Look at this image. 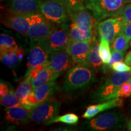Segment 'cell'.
<instances>
[{
	"instance_id": "26",
	"label": "cell",
	"mask_w": 131,
	"mask_h": 131,
	"mask_svg": "<svg viewBox=\"0 0 131 131\" xmlns=\"http://www.w3.org/2000/svg\"><path fill=\"white\" fill-rule=\"evenodd\" d=\"M109 43L110 42L107 41V40L103 38H100L98 52H99V55L101 58L102 59L103 63L105 64L106 65L109 63L111 55H112V51H111Z\"/></svg>"
},
{
	"instance_id": "27",
	"label": "cell",
	"mask_w": 131,
	"mask_h": 131,
	"mask_svg": "<svg viewBox=\"0 0 131 131\" xmlns=\"http://www.w3.org/2000/svg\"><path fill=\"white\" fill-rule=\"evenodd\" d=\"M129 41H130V40H128L122 33H121L111 43L112 50L126 52L129 48Z\"/></svg>"
},
{
	"instance_id": "29",
	"label": "cell",
	"mask_w": 131,
	"mask_h": 131,
	"mask_svg": "<svg viewBox=\"0 0 131 131\" xmlns=\"http://www.w3.org/2000/svg\"><path fill=\"white\" fill-rule=\"evenodd\" d=\"M79 120V117L73 113H68L63 115L57 117L53 120V123L57 122H61L63 123L69 124V125H75L77 123Z\"/></svg>"
},
{
	"instance_id": "36",
	"label": "cell",
	"mask_w": 131,
	"mask_h": 131,
	"mask_svg": "<svg viewBox=\"0 0 131 131\" xmlns=\"http://www.w3.org/2000/svg\"><path fill=\"white\" fill-rule=\"evenodd\" d=\"M9 90L10 89L7 84L3 83V81H1V84H0V97H3L6 94H7Z\"/></svg>"
},
{
	"instance_id": "6",
	"label": "cell",
	"mask_w": 131,
	"mask_h": 131,
	"mask_svg": "<svg viewBox=\"0 0 131 131\" xmlns=\"http://www.w3.org/2000/svg\"><path fill=\"white\" fill-rule=\"evenodd\" d=\"M61 103L55 100L41 103L30 112V119L38 124H53V120L58 116Z\"/></svg>"
},
{
	"instance_id": "2",
	"label": "cell",
	"mask_w": 131,
	"mask_h": 131,
	"mask_svg": "<svg viewBox=\"0 0 131 131\" xmlns=\"http://www.w3.org/2000/svg\"><path fill=\"white\" fill-rule=\"evenodd\" d=\"M131 77V70L117 72L103 81L91 95L92 101L101 103L117 98V92L124 83L128 82Z\"/></svg>"
},
{
	"instance_id": "4",
	"label": "cell",
	"mask_w": 131,
	"mask_h": 131,
	"mask_svg": "<svg viewBox=\"0 0 131 131\" xmlns=\"http://www.w3.org/2000/svg\"><path fill=\"white\" fill-rule=\"evenodd\" d=\"M95 81L94 70L86 64L72 67L67 72L64 80L62 89L65 92H72L82 89Z\"/></svg>"
},
{
	"instance_id": "23",
	"label": "cell",
	"mask_w": 131,
	"mask_h": 131,
	"mask_svg": "<svg viewBox=\"0 0 131 131\" xmlns=\"http://www.w3.org/2000/svg\"><path fill=\"white\" fill-rule=\"evenodd\" d=\"M24 50L18 48L17 50L12 53H6L1 56V61L9 68H14L20 63L23 57Z\"/></svg>"
},
{
	"instance_id": "18",
	"label": "cell",
	"mask_w": 131,
	"mask_h": 131,
	"mask_svg": "<svg viewBox=\"0 0 131 131\" xmlns=\"http://www.w3.org/2000/svg\"><path fill=\"white\" fill-rule=\"evenodd\" d=\"M58 89L56 82L52 81L38 87L34 90V94L41 104L50 100Z\"/></svg>"
},
{
	"instance_id": "15",
	"label": "cell",
	"mask_w": 131,
	"mask_h": 131,
	"mask_svg": "<svg viewBox=\"0 0 131 131\" xmlns=\"http://www.w3.org/2000/svg\"><path fill=\"white\" fill-rule=\"evenodd\" d=\"M123 106V100L122 98H116L110 100L103 101L99 104L88 106L86 111L82 115V117L84 119H89L103 111L114 108L121 107Z\"/></svg>"
},
{
	"instance_id": "38",
	"label": "cell",
	"mask_w": 131,
	"mask_h": 131,
	"mask_svg": "<svg viewBox=\"0 0 131 131\" xmlns=\"http://www.w3.org/2000/svg\"><path fill=\"white\" fill-rule=\"evenodd\" d=\"M127 115L129 117H131V102L130 103V104H129L128 107L127 109Z\"/></svg>"
},
{
	"instance_id": "17",
	"label": "cell",
	"mask_w": 131,
	"mask_h": 131,
	"mask_svg": "<svg viewBox=\"0 0 131 131\" xmlns=\"http://www.w3.org/2000/svg\"><path fill=\"white\" fill-rule=\"evenodd\" d=\"M30 114V111L20 105L7 109L5 114V118L12 123L23 124L28 122Z\"/></svg>"
},
{
	"instance_id": "35",
	"label": "cell",
	"mask_w": 131,
	"mask_h": 131,
	"mask_svg": "<svg viewBox=\"0 0 131 131\" xmlns=\"http://www.w3.org/2000/svg\"><path fill=\"white\" fill-rule=\"evenodd\" d=\"M122 33L128 40H131V23L123 22Z\"/></svg>"
},
{
	"instance_id": "11",
	"label": "cell",
	"mask_w": 131,
	"mask_h": 131,
	"mask_svg": "<svg viewBox=\"0 0 131 131\" xmlns=\"http://www.w3.org/2000/svg\"><path fill=\"white\" fill-rule=\"evenodd\" d=\"M50 53L44 46L41 41H33L29 52L27 64V76L33 68L48 62Z\"/></svg>"
},
{
	"instance_id": "9",
	"label": "cell",
	"mask_w": 131,
	"mask_h": 131,
	"mask_svg": "<svg viewBox=\"0 0 131 131\" xmlns=\"http://www.w3.org/2000/svg\"><path fill=\"white\" fill-rule=\"evenodd\" d=\"M30 29L27 37L33 41H42L51 34L55 26L41 13L29 15Z\"/></svg>"
},
{
	"instance_id": "3",
	"label": "cell",
	"mask_w": 131,
	"mask_h": 131,
	"mask_svg": "<svg viewBox=\"0 0 131 131\" xmlns=\"http://www.w3.org/2000/svg\"><path fill=\"white\" fill-rule=\"evenodd\" d=\"M127 0H84L86 7L92 13L96 23L120 15Z\"/></svg>"
},
{
	"instance_id": "5",
	"label": "cell",
	"mask_w": 131,
	"mask_h": 131,
	"mask_svg": "<svg viewBox=\"0 0 131 131\" xmlns=\"http://www.w3.org/2000/svg\"><path fill=\"white\" fill-rule=\"evenodd\" d=\"M41 14L53 23L62 24L69 18L68 9L62 0H41Z\"/></svg>"
},
{
	"instance_id": "21",
	"label": "cell",
	"mask_w": 131,
	"mask_h": 131,
	"mask_svg": "<svg viewBox=\"0 0 131 131\" xmlns=\"http://www.w3.org/2000/svg\"><path fill=\"white\" fill-rule=\"evenodd\" d=\"M70 39L73 41H85L93 38V30L81 28L76 24L72 23L69 30Z\"/></svg>"
},
{
	"instance_id": "20",
	"label": "cell",
	"mask_w": 131,
	"mask_h": 131,
	"mask_svg": "<svg viewBox=\"0 0 131 131\" xmlns=\"http://www.w3.org/2000/svg\"><path fill=\"white\" fill-rule=\"evenodd\" d=\"M60 75L61 74L60 73L54 72L53 70L50 69L48 68V66L46 67L44 69L41 70L35 78L31 80L33 89L34 90L38 87L46 83L55 81Z\"/></svg>"
},
{
	"instance_id": "19",
	"label": "cell",
	"mask_w": 131,
	"mask_h": 131,
	"mask_svg": "<svg viewBox=\"0 0 131 131\" xmlns=\"http://www.w3.org/2000/svg\"><path fill=\"white\" fill-rule=\"evenodd\" d=\"M100 41L98 42L96 38L93 37L89 55L86 65L93 70H98L102 67L103 61L98 52Z\"/></svg>"
},
{
	"instance_id": "25",
	"label": "cell",
	"mask_w": 131,
	"mask_h": 131,
	"mask_svg": "<svg viewBox=\"0 0 131 131\" xmlns=\"http://www.w3.org/2000/svg\"><path fill=\"white\" fill-rule=\"evenodd\" d=\"M1 103L6 109L21 105L20 101L15 94V92L12 89H10L7 94L1 98Z\"/></svg>"
},
{
	"instance_id": "33",
	"label": "cell",
	"mask_w": 131,
	"mask_h": 131,
	"mask_svg": "<svg viewBox=\"0 0 131 131\" xmlns=\"http://www.w3.org/2000/svg\"><path fill=\"white\" fill-rule=\"evenodd\" d=\"M126 52H121V51H116V50H112V55H111V60L107 66L108 68H111V66L115 62L121 61L123 60L124 55H125Z\"/></svg>"
},
{
	"instance_id": "10",
	"label": "cell",
	"mask_w": 131,
	"mask_h": 131,
	"mask_svg": "<svg viewBox=\"0 0 131 131\" xmlns=\"http://www.w3.org/2000/svg\"><path fill=\"white\" fill-rule=\"evenodd\" d=\"M123 21L120 16L106 18L98 23L96 31L100 38H103L112 43L115 38L122 32Z\"/></svg>"
},
{
	"instance_id": "32",
	"label": "cell",
	"mask_w": 131,
	"mask_h": 131,
	"mask_svg": "<svg viewBox=\"0 0 131 131\" xmlns=\"http://www.w3.org/2000/svg\"><path fill=\"white\" fill-rule=\"evenodd\" d=\"M111 68L115 72H126L131 70V66L122 61L114 63L111 66Z\"/></svg>"
},
{
	"instance_id": "42",
	"label": "cell",
	"mask_w": 131,
	"mask_h": 131,
	"mask_svg": "<svg viewBox=\"0 0 131 131\" xmlns=\"http://www.w3.org/2000/svg\"><path fill=\"white\" fill-rule=\"evenodd\" d=\"M130 47H131V40H130Z\"/></svg>"
},
{
	"instance_id": "31",
	"label": "cell",
	"mask_w": 131,
	"mask_h": 131,
	"mask_svg": "<svg viewBox=\"0 0 131 131\" xmlns=\"http://www.w3.org/2000/svg\"><path fill=\"white\" fill-rule=\"evenodd\" d=\"M131 96V84L129 82L124 83L117 92V98H128Z\"/></svg>"
},
{
	"instance_id": "28",
	"label": "cell",
	"mask_w": 131,
	"mask_h": 131,
	"mask_svg": "<svg viewBox=\"0 0 131 131\" xmlns=\"http://www.w3.org/2000/svg\"><path fill=\"white\" fill-rule=\"evenodd\" d=\"M21 105L26 109L29 111H32L35 109L37 106L40 105V103L37 98H36L34 94V91L29 95L27 97L24 98L22 101H21Z\"/></svg>"
},
{
	"instance_id": "22",
	"label": "cell",
	"mask_w": 131,
	"mask_h": 131,
	"mask_svg": "<svg viewBox=\"0 0 131 131\" xmlns=\"http://www.w3.org/2000/svg\"><path fill=\"white\" fill-rule=\"evenodd\" d=\"M18 49L14 38L7 34L0 35V56L6 53H12Z\"/></svg>"
},
{
	"instance_id": "14",
	"label": "cell",
	"mask_w": 131,
	"mask_h": 131,
	"mask_svg": "<svg viewBox=\"0 0 131 131\" xmlns=\"http://www.w3.org/2000/svg\"><path fill=\"white\" fill-rule=\"evenodd\" d=\"M72 23L76 24L81 28L93 30L97 23L94 16L86 7L76 10L69 13Z\"/></svg>"
},
{
	"instance_id": "8",
	"label": "cell",
	"mask_w": 131,
	"mask_h": 131,
	"mask_svg": "<svg viewBox=\"0 0 131 131\" xmlns=\"http://www.w3.org/2000/svg\"><path fill=\"white\" fill-rule=\"evenodd\" d=\"M69 30L65 23L59 24L46 38L41 41L49 53L66 49L70 40Z\"/></svg>"
},
{
	"instance_id": "40",
	"label": "cell",
	"mask_w": 131,
	"mask_h": 131,
	"mask_svg": "<svg viewBox=\"0 0 131 131\" xmlns=\"http://www.w3.org/2000/svg\"><path fill=\"white\" fill-rule=\"evenodd\" d=\"M127 3H131V0H127Z\"/></svg>"
},
{
	"instance_id": "7",
	"label": "cell",
	"mask_w": 131,
	"mask_h": 131,
	"mask_svg": "<svg viewBox=\"0 0 131 131\" xmlns=\"http://www.w3.org/2000/svg\"><path fill=\"white\" fill-rule=\"evenodd\" d=\"M1 23L4 26L27 37L30 29L29 15L19 14L6 9L1 14Z\"/></svg>"
},
{
	"instance_id": "30",
	"label": "cell",
	"mask_w": 131,
	"mask_h": 131,
	"mask_svg": "<svg viewBox=\"0 0 131 131\" xmlns=\"http://www.w3.org/2000/svg\"><path fill=\"white\" fill-rule=\"evenodd\" d=\"M66 5L69 13L76 10L86 7L84 0H62Z\"/></svg>"
},
{
	"instance_id": "16",
	"label": "cell",
	"mask_w": 131,
	"mask_h": 131,
	"mask_svg": "<svg viewBox=\"0 0 131 131\" xmlns=\"http://www.w3.org/2000/svg\"><path fill=\"white\" fill-rule=\"evenodd\" d=\"M41 0H11L9 9L25 15L41 13Z\"/></svg>"
},
{
	"instance_id": "13",
	"label": "cell",
	"mask_w": 131,
	"mask_h": 131,
	"mask_svg": "<svg viewBox=\"0 0 131 131\" xmlns=\"http://www.w3.org/2000/svg\"><path fill=\"white\" fill-rule=\"evenodd\" d=\"M73 62L74 61L66 49H64L50 54L47 63L48 68L62 74L71 68Z\"/></svg>"
},
{
	"instance_id": "1",
	"label": "cell",
	"mask_w": 131,
	"mask_h": 131,
	"mask_svg": "<svg viewBox=\"0 0 131 131\" xmlns=\"http://www.w3.org/2000/svg\"><path fill=\"white\" fill-rule=\"evenodd\" d=\"M127 122V118L115 109L97 115L84 122L83 128L93 131L119 130L126 127Z\"/></svg>"
},
{
	"instance_id": "37",
	"label": "cell",
	"mask_w": 131,
	"mask_h": 131,
	"mask_svg": "<svg viewBox=\"0 0 131 131\" xmlns=\"http://www.w3.org/2000/svg\"><path fill=\"white\" fill-rule=\"evenodd\" d=\"M124 62H125L127 65L131 66V50L129 51L125 56V58H124Z\"/></svg>"
},
{
	"instance_id": "34",
	"label": "cell",
	"mask_w": 131,
	"mask_h": 131,
	"mask_svg": "<svg viewBox=\"0 0 131 131\" xmlns=\"http://www.w3.org/2000/svg\"><path fill=\"white\" fill-rule=\"evenodd\" d=\"M124 23H131V3H127L124 6L120 15Z\"/></svg>"
},
{
	"instance_id": "24",
	"label": "cell",
	"mask_w": 131,
	"mask_h": 131,
	"mask_svg": "<svg viewBox=\"0 0 131 131\" xmlns=\"http://www.w3.org/2000/svg\"><path fill=\"white\" fill-rule=\"evenodd\" d=\"M33 91H34V89H33L32 83H31V78L30 76L27 75V76H26L25 79L21 82L16 88L15 94L21 102Z\"/></svg>"
},
{
	"instance_id": "39",
	"label": "cell",
	"mask_w": 131,
	"mask_h": 131,
	"mask_svg": "<svg viewBox=\"0 0 131 131\" xmlns=\"http://www.w3.org/2000/svg\"><path fill=\"white\" fill-rule=\"evenodd\" d=\"M126 127H127V130L131 131V119H130V120H129L128 122H127Z\"/></svg>"
},
{
	"instance_id": "12",
	"label": "cell",
	"mask_w": 131,
	"mask_h": 131,
	"mask_svg": "<svg viewBox=\"0 0 131 131\" xmlns=\"http://www.w3.org/2000/svg\"><path fill=\"white\" fill-rule=\"evenodd\" d=\"M92 39L85 41H73L70 39L66 50L75 63L86 64L91 49Z\"/></svg>"
},
{
	"instance_id": "41",
	"label": "cell",
	"mask_w": 131,
	"mask_h": 131,
	"mask_svg": "<svg viewBox=\"0 0 131 131\" xmlns=\"http://www.w3.org/2000/svg\"><path fill=\"white\" fill-rule=\"evenodd\" d=\"M129 83H130V84H131V77H130V79H129ZM130 97H131V96H130Z\"/></svg>"
}]
</instances>
